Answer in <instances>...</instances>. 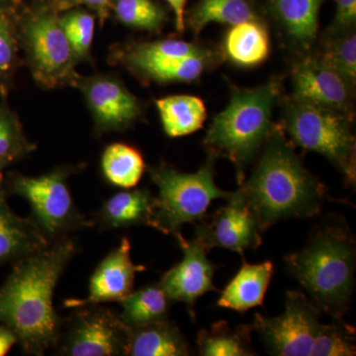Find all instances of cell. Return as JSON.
I'll use <instances>...</instances> for the list:
<instances>
[{
    "label": "cell",
    "instance_id": "6da1fadb",
    "mask_svg": "<svg viewBox=\"0 0 356 356\" xmlns=\"http://www.w3.org/2000/svg\"><path fill=\"white\" fill-rule=\"evenodd\" d=\"M77 252L72 236L51 243L14 264L0 287V321L15 332L25 355L55 348L63 318L54 307V292Z\"/></svg>",
    "mask_w": 356,
    "mask_h": 356
},
{
    "label": "cell",
    "instance_id": "7a4b0ae2",
    "mask_svg": "<svg viewBox=\"0 0 356 356\" xmlns=\"http://www.w3.org/2000/svg\"><path fill=\"white\" fill-rule=\"evenodd\" d=\"M240 185L261 233L282 220L317 216L327 197L324 185L278 130L268 136L254 172Z\"/></svg>",
    "mask_w": 356,
    "mask_h": 356
},
{
    "label": "cell",
    "instance_id": "3957f363",
    "mask_svg": "<svg viewBox=\"0 0 356 356\" xmlns=\"http://www.w3.org/2000/svg\"><path fill=\"white\" fill-rule=\"evenodd\" d=\"M284 261L314 305L332 320H343L350 309L356 262L355 238L344 218L329 215Z\"/></svg>",
    "mask_w": 356,
    "mask_h": 356
},
{
    "label": "cell",
    "instance_id": "277c9868",
    "mask_svg": "<svg viewBox=\"0 0 356 356\" xmlns=\"http://www.w3.org/2000/svg\"><path fill=\"white\" fill-rule=\"evenodd\" d=\"M280 95L276 81L254 89H233L228 106L213 119L204 145L211 156H224L236 166L238 184L248 163L273 132V109Z\"/></svg>",
    "mask_w": 356,
    "mask_h": 356
},
{
    "label": "cell",
    "instance_id": "5b68a950",
    "mask_svg": "<svg viewBox=\"0 0 356 356\" xmlns=\"http://www.w3.org/2000/svg\"><path fill=\"white\" fill-rule=\"evenodd\" d=\"M214 161L210 154L205 165L194 173L177 172L166 163L149 168L152 181L159 188L149 227L175 236L178 242L184 238V225H195L202 220L215 199L229 197L232 192L215 184Z\"/></svg>",
    "mask_w": 356,
    "mask_h": 356
},
{
    "label": "cell",
    "instance_id": "8992f818",
    "mask_svg": "<svg viewBox=\"0 0 356 356\" xmlns=\"http://www.w3.org/2000/svg\"><path fill=\"white\" fill-rule=\"evenodd\" d=\"M283 126L295 146L325 156L350 184L355 182V138L346 112L293 99Z\"/></svg>",
    "mask_w": 356,
    "mask_h": 356
},
{
    "label": "cell",
    "instance_id": "52a82bcc",
    "mask_svg": "<svg viewBox=\"0 0 356 356\" xmlns=\"http://www.w3.org/2000/svg\"><path fill=\"white\" fill-rule=\"evenodd\" d=\"M72 172V168H58L40 177L13 173L4 185L7 195L21 196L29 202L30 218L51 243L95 225L72 199L67 184Z\"/></svg>",
    "mask_w": 356,
    "mask_h": 356
},
{
    "label": "cell",
    "instance_id": "ba28073f",
    "mask_svg": "<svg viewBox=\"0 0 356 356\" xmlns=\"http://www.w3.org/2000/svg\"><path fill=\"white\" fill-rule=\"evenodd\" d=\"M22 38L39 83L50 88L77 86L76 58L54 9L30 14L22 25Z\"/></svg>",
    "mask_w": 356,
    "mask_h": 356
},
{
    "label": "cell",
    "instance_id": "9c48e42d",
    "mask_svg": "<svg viewBox=\"0 0 356 356\" xmlns=\"http://www.w3.org/2000/svg\"><path fill=\"white\" fill-rule=\"evenodd\" d=\"M62 320L56 353L67 356H125L131 331L120 315L99 305L76 307Z\"/></svg>",
    "mask_w": 356,
    "mask_h": 356
},
{
    "label": "cell",
    "instance_id": "30bf717a",
    "mask_svg": "<svg viewBox=\"0 0 356 356\" xmlns=\"http://www.w3.org/2000/svg\"><path fill=\"white\" fill-rule=\"evenodd\" d=\"M321 314L304 293L287 291L284 312L277 317L255 314L252 330L261 337L269 355L311 356L322 325Z\"/></svg>",
    "mask_w": 356,
    "mask_h": 356
},
{
    "label": "cell",
    "instance_id": "8fae6325",
    "mask_svg": "<svg viewBox=\"0 0 356 356\" xmlns=\"http://www.w3.org/2000/svg\"><path fill=\"white\" fill-rule=\"evenodd\" d=\"M228 204L195 224V238L208 252L226 248L243 254L261 245L257 220L238 191L232 192Z\"/></svg>",
    "mask_w": 356,
    "mask_h": 356
},
{
    "label": "cell",
    "instance_id": "7c38bea8",
    "mask_svg": "<svg viewBox=\"0 0 356 356\" xmlns=\"http://www.w3.org/2000/svg\"><path fill=\"white\" fill-rule=\"evenodd\" d=\"M177 243L184 252V259L163 274L159 285L172 303L186 304L195 320L196 301L207 292L216 291L213 284L216 266L208 259L209 252L195 238L192 241L181 238Z\"/></svg>",
    "mask_w": 356,
    "mask_h": 356
},
{
    "label": "cell",
    "instance_id": "4fadbf2b",
    "mask_svg": "<svg viewBox=\"0 0 356 356\" xmlns=\"http://www.w3.org/2000/svg\"><path fill=\"white\" fill-rule=\"evenodd\" d=\"M146 270L144 266L134 264L131 243L122 238L118 247L106 255L96 267L89 280L88 295L83 299L65 300V307L76 308L121 301L134 289L136 274Z\"/></svg>",
    "mask_w": 356,
    "mask_h": 356
},
{
    "label": "cell",
    "instance_id": "5bb4252c",
    "mask_svg": "<svg viewBox=\"0 0 356 356\" xmlns=\"http://www.w3.org/2000/svg\"><path fill=\"white\" fill-rule=\"evenodd\" d=\"M77 86L83 89L99 131L123 130L140 116L137 98L114 77H81Z\"/></svg>",
    "mask_w": 356,
    "mask_h": 356
},
{
    "label": "cell",
    "instance_id": "9a60e30c",
    "mask_svg": "<svg viewBox=\"0 0 356 356\" xmlns=\"http://www.w3.org/2000/svg\"><path fill=\"white\" fill-rule=\"evenodd\" d=\"M292 79L294 99L346 113L350 108L353 86L321 58L295 65Z\"/></svg>",
    "mask_w": 356,
    "mask_h": 356
},
{
    "label": "cell",
    "instance_id": "2e32d148",
    "mask_svg": "<svg viewBox=\"0 0 356 356\" xmlns=\"http://www.w3.org/2000/svg\"><path fill=\"white\" fill-rule=\"evenodd\" d=\"M0 191V266L14 264L51 245L31 218L16 215Z\"/></svg>",
    "mask_w": 356,
    "mask_h": 356
},
{
    "label": "cell",
    "instance_id": "e0dca14e",
    "mask_svg": "<svg viewBox=\"0 0 356 356\" xmlns=\"http://www.w3.org/2000/svg\"><path fill=\"white\" fill-rule=\"evenodd\" d=\"M154 197L149 189L119 191L103 202L95 221L103 229H116L147 225L153 216Z\"/></svg>",
    "mask_w": 356,
    "mask_h": 356
},
{
    "label": "cell",
    "instance_id": "ac0fdd59",
    "mask_svg": "<svg viewBox=\"0 0 356 356\" xmlns=\"http://www.w3.org/2000/svg\"><path fill=\"white\" fill-rule=\"evenodd\" d=\"M273 271L271 261L250 264L243 261V266L235 277L222 290L217 305L240 313L262 306Z\"/></svg>",
    "mask_w": 356,
    "mask_h": 356
},
{
    "label": "cell",
    "instance_id": "d6986e66",
    "mask_svg": "<svg viewBox=\"0 0 356 356\" xmlns=\"http://www.w3.org/2000/svg\"><path fill=\"white\" fill-rule=\"evenodd\" d=\"M191 355L186 337L172 321L165 320L131 331L130 356H185Z\"/></svg>",
    "mask_w": 356,
    "mask_h": 356
},
{
    "label": "cell",
    "instance_id": "ffe728a7",
    "mask_svg": "<svg viewBox=\"0 0 356 356\" xmlns=\"http://www.w3.org/2000/svg\"><path fill=\"white\" fill-rule=\"evenodd\" d=\"M120 317L131 329L168 320L172 302L159 283L132 291L118 302Z\"/></svg>",
    "mask_w": 356,
    "mask_h": 356
},
{
    "label": "cell",
    "instance_id": "44dd1931",
    "mask_svg": "<svg viewBox=\"0 0 356 356\" xmlns=\"http://www.w3.org/2000/svg\"><path fill=\"white\" fill-rule=\"evenodd\" d=\"M163 130L168 137L189 135L203 127L207 117L200 98L192 95H173L156 102Z\"/></svg>",
    "mask_w": 356,
    "mask_h": 356
},
{
    "label": "cell",
    "instance_id": "7402d4cb",
    "mask_svg": "<svg viewBox=\"0 0 356 356\" xmlns=\"http://www.w3.org/2000/svg\"><path fill=\"white\" fill-rule=\"evenodd\" d=\"M225 50L229 60L241 67L261 64L269 54L268 33L255 20L233 26L225 40Z\"/></svg>",
    "mask_w": 356,
    "mask_h": 356
},
{
    "label": "cell",
    "instance_id": "603a6c76",
    "mask_svg": "<svg viewBox=\"0 0 356 356\" xmlns=\"http://www.w3.org/2000/svg\"><path fill=\"white\" fill-rule=\"evenodd\" d=\"M252 325L231 329L226 321L214 323L209 330L197 334L199 355L203 356H254L252 348Z\"/></svg>",
    "mask_w": 356,
    "mask_h": 356
},
{
    "label": "cell",
    "instance_id": "cb8c5ba5",
    "mask_svg": "<svg viewBox=\"0 0 356 356\" xmlns=\"http://www.w3.org/2000/svg\"><path fill=\"white\" fill-rule=\"evenodd\" d=\"M274 10L290 39L310 46L317 36L322 0H274Z\"/></svg>",
    "mask_w": 356,
    "mask_h": 356
},
{
    "label": "cell",
    "instance_id": "d4e9b609",
    "mask_svg": "<svg viewBox=\"0 0 356 356\" xmlns=\"http://www.w3.org/2000/svg\"><path fill=\"white\" fill-rule=\"evenodd\" d=\"M102 168L109 184L130 189L139 184L144 173L145 161L137 149L117 143L105 149L102 154Z\"/></svg>",
    "mask_w": 356,
    "mask_h": 356
},
{
    "label": "cell",
    "instance_id": "484cf974",
    "mask_svg": "<svg viewBox=\"0 0 356 356\" xmlns=\"http://www.w3.org/2000/svg\"><path fill=\"white\" fill-rule=\"evenodd\" d=\"M254 17L248 0H200L192 10L189 25L198 34L209 23L235 26L255 20Z\"/></svg>",
    "mask_w": 356,
    "mask_h": 356
},
{
    "label": "cell",
    "instance_id": "4316f807",
    "mask_svg": "<svg viewBox=\"0 0 356 356\" xmlns=\"http://www.w3.org/2000/svg\"><path fill=\"white\" fill-rule=\"evenodd\" d=\"M204 51L196 44L179 41V40H163L153 43L140 44L129 51L128 64L144 74L154 65L163 64L170 60L188 57Z\"/></svg>",
    "mask_w": 356,
    "mask_h": 356
},
{
    "label": "cell",
    "instance_id": "83f0119b",
    "mask_svg": "<svg viewBox=\"0 0 356 356\" xmlns=\"http://www.w3.org/2000/svg\"><path fill=\"white\" fill-rule=\"evenodd\" d=\"M355 353V329L343 318L321 325L311 356H353Z\"/></svg>",
    "mask_w": 356,
    "mask_h": 356
},
{
    "label": "cell",
    "instance_id": "f1b7e54d",
    "mask_svg": "<svg viewBox=\"0 0 356 356\" xmlns=\"http://www.w3.org/2000/svg\"><path fill=\"white\" fill-rule=\"evenodd\" d=\"M117 19L129 27L156 31L165 20V11L152 0H115Z\"/></svg>",
    "mask_w": 356,
    "mask_h": 356
},
{
    "label": "cell",
    "instance_id": "f546056e",
    "mask_svg": "<svg viewBox=\"0 0 356 356\" xmlns=\"http://www.w3.org/2000/svg\"><path fill=\"white\" fill-rule=\"evenodd\" d=\"M321 60L350 84L356 81V35L350 31L330 36Z\"/></svg>",
    "mask_w": 356,
    "mask_h": 356
},
{
    "label": "cell",
    "instance_id": "4dcf8cb0",
    "mask_svg": "<svg viewBox=\"0 0 356 356\" xmlns=\"http://www.w3.org/2000/svg\"><path fill=\"white\" fill-rule=\"evenodd\" d=\"M209 54L204 50L188 57L177 58L156 65L145 72L144 74L156 81L186 83L201 76L209 65Z\"/></svg>",
    "mask_w": 356,
    "mask_h": 356
},
{
    "label": "cell",
    "instance_id": "1f68e13d",
    "mask_svg": "<svg viewBox=\"0 0 356 356\" xmlns=\"http://www.w3.org/2000/svg\"><path fill=\"white\" fill-rule=\"evenodd\" d=\"M34 149L26 139L17 118L6 106L0 107V163L8 165Z\"/></svg>",
    "mask_w": 356,
    "mask_h": 356
},
{
    "label": "cell",
    "instance_id": "d6a6232c",
    "mask_svg": "<svg viewBox=\"0 0 356 356\" xmlns=\"http://www.w3.org/2000/svg\"><path fill=\"white\" fill-rule=\"evenodd\" d=\"M60 22L76 60L88 57L95 35V17L86 11L74 10L63 16Z\"/></svg>",
    "mask_w": 356,
    "mask_h": 356
},
{
    "label": "cell",
    "instance_id": "836d02e7",
    "mask_svg": "<svg viewBox=\"0 0 356 356\" xmlns=\"http://www.w3.org/2000/svg\"><path fill=\"white\" fill-rule=\"evenodd\" d=\"M15 35L9 20L0 13V76L7 74L13 70L16 62Z\"/></svg>",
    "mask_w": 356,
    "mask_h": 356
},
{
    "label": "cell",
    "instance_id": "e575fe53",
    "mask_svg": "<svg viewBox=\"0 0 356 356\" xmlns=\"http://www.w3.org/2000/svg\"><path fill=\"white\" fill-rule=\"evenodd\" d=\"M356 21V0H337V11L330 36L353 31Z\"/></svg>",
    "mask_w": 356,
    "mask_h": 356
},
{
    "label": "cell",
    "instance_id": "d590c367",
    "mask_svg": "<svg viewBox=\"0 0 356 356\" xmlns=\"http://www.w3.org/2000/svg\"><path fill=\"white\" fill-rule=\"evenodd\" d=\"M114 2L115 0H53V9L55 11H64L79 6H86L95 11L102 24L108 17Z\"/></svg>",
    "mask_w": 356,
    "mask_h": 356
},
{
    "label": "cell",
    "instance_id": "8d00e7d4",
    "mask_svg": "<svg viewBox=\"0 0 356 356\" xmlns=\"http://www.w3.org/2000/svg\"><path fill=\"white\" fill-rule=\"evenodd\" d=\"M17 343L18 339L15 332L8 325L4 324L0 325V356L6 355Z\"/></svg>",
    "mask_w": 356,
    "mask_h": 356
},
{
    "label": "cell",
    "instance_id": "74e56055",
    "mask_svg": "<svg viewBox=\"0 0 356 356\" xmlns=\"http://www.w3.org/2000/svg\"><path fill=\"white\" fill-rule=\"evenodd\" d=\"M172 7L175 16V27L177 31L182 32L185 28L184 9L187 0H165Z\"/></svg>",
    "mask_w": 356,
    "mask_h": 356
},
{
    "label": "cell",
    "instance_id": "f35d334b",
    "mask_svg": "<svg viewBox=\"0 0 356 356\" xmlns=\"http://www.w3.org/2000/svg\"><path fill=\"white\" fill-rule=\"evenodd\" d=\"M6 165L0 163V191H2V189L4 188V179L3 175H2V170H3V168H6Z\"/></svg>",
    "mask_w": 356,
    "mask_h": 356
},
{
    "label": "cell",
    "instance_id": "ab89813d",
    "mask_svg": "<svg viewBox=\"0 0 356 356\" xmlns=\"http://www.w3.org/2000/svg\"><path fill=\"white\" fill-rule=\"evenodd\" d=\"M9 0H0V6L3 3H6V2H8Z\"/></svg>",
    "mask_w": 356,
    "mask_h": 356
}]
</instances>
